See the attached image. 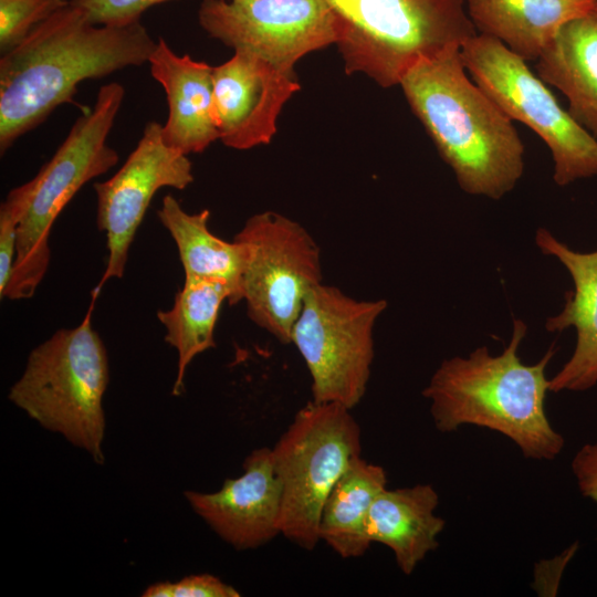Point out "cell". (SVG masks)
Segmentation results:
<instances>
[{"instance_id":"obj_1","label":"cell","mask_w":597,"mask_h":597,"mask_svg":"<svg viewBox=\"0 0 597 597\" xmlns=\"http://www.w3.org/2000/svg\"><path fill=\"white\" fill-rule=\"evenodd\" d=\"M155 41L140 20L92 23L71 2L0 59V150L73 101L85 80L148 63Z\"/></svg>"},{"instance_id":"obj_2","label":"cell","mask_w":597,"mask_h":597,"mask_svg":"<svg viewBox=\"0 0 597 597\" xmlns=\"http://www.w3.org/2000/svg\"><path fill=\"white\" fill-rule=\"evenodd\" d=\"M399 86L459 187L499 200L524 172V144L513 121L468 76L461 48L421 60Z\"/></svg>"},{"instance_id":"obj_3","label":"cell","mask_w":597,"mask_h":597,"mask_svg":"<svg viewBox=\"0 0 597 597\" xmlns=\"http://www.w3.org/2000/svg\"><path fill=\"white\" fill-rule=\"evenodd\" d=\"M526 332V324L514 318L511 339L501 354L493 356L481 346L468 357L440 364L422 390L438 431L476 426L505 436L526 459L551 461L559 455L565 440L545 411L549 391L545 369L555 349L552 346L533 365L524 364L517 349Z\"/></svg>"},{"instance_id":"obj_4","label":"cell","mask_w":597,"mask_h":597,"mask_svg":"<svg viewBox=\"0 0 597 597\" xmlns=\"http://www.w3.org/2000/svg\"><path fill=\"white\" fill-rule=\"evenodd\" d=\"M92 304L74 328L55 332L29 355L8 398L43 428L104 463L103 396L109 380L106 348L92 327Z\"/></svg>"},{"instance_id":"obj_5","label":"cell","mask_w":597,"mask_h":597,"mask_svg":"<svg viewBox=\"0 0 597 597\" xmlns=\"http://www.w3.org/2000/svg\"><path fill=\"white\" fill-rule=\"evenodd\" d=\"M338 17L336 43L347 74L362 73L381 87L476 34L465 0H326Z\"/></svg>"},{"instance_id":"obj_6","label":"cell","mask_w":597,"mask_h":597,"mask_svg":"<svg viewBox=\"0 0 597 597\" xmlns=\"http://www.w3.org/2000/svg\"><path fill=\"white\" fill-rule=\"evenodd\" d=\"M125 96L124 86L100 87L93 107L73 124L51 159L30 180L31 195L18 231L15 260L2 298L33 296L50 263L53 222L76 192L118 161L107 137Z\"/></svg>"},{"instance_id":"obj_7","label":"cell","mask_w":597,"mask_h":597,"mask_svg":"<svg viewBox=\"0 0 597 597\" xmlns=\"http://www.w3.org/2000/svg\"><path fill=\"white\" fill-rule=\"evenodd\" d=\"M362 452L360 427L350 409L313 400L301 408L272 448L281 485L280 533L312 551L320 540L323 504Z\"/></svg>"},{"instance_id":"obj_8","label":"cell","mask_w":597,"mask_h":597,"mask_svg":"<svg viewBox=\"0 0 597 597\" xmlns=\"http://www.w3.org/2000/svg\"><path fill=\"white\" fill-rule=\"evenodd\" d=\"M471 78L512 119L549 148L559 187L597 176V139L564 109L527 62L498 40L476 33L461 46Z\"/></svg>"},{"instance_id":"obj_9","label":"cell","mask_w":597,"mask_h":597,"mask_svg":"<svg viewBox=\"0 0 597 597\" xmlns=\"http://www.w3.org/2000/svg\"><path fill=\"white\" fill-rule=\"evenodd\" d=\"M385 300L364 301L324 284L306 295L292 333L312 378V400L348 409L363 399L374 359L373 329Z\"/></svg>"},{"instance_id":"obj_10","label":"cell","mask_w":597,"mask_h":597,"mask_svg":"<svg viewBox=\"0 0 597 597\" xmlns=\"http://www.w3.org/2000/svg\"><path fill=\"white\" fill-rule=\"evenodd\" d=\"M233 240L247 252L242 300L250 320L291 343L306 295L322 283L317 243L298 222L274 211L250 217Z\"/></svg>"},{"instance_id":"obj_11","label":"cell","mask_w":597,"mask_h":597,"mask_svg":"<svg viewBox=\"0 0 597 597\" xmlns=\"http://www.w3.org/2000/svg\"><path fill=\"white\" fill-rule=\"evenodd\" d=\"M197 15L212 39L287 73L304 55L336 44L341 33L326 0H202Z\"/></svg>"},{"instance_id":"obj_12","label":"cell","mask_w":597,"mask_h":597,"mask_svg":"<svg viewBox=\"0 0 597 597\" xmlns=\"http://www.w3.org/2000/svg\"><path fill=\"white\" fill-rule=\"evenodd\" d=\"M161 127L149 122L134 150L119 170L95 182L97 227L106 233L108 259L105 272L93 290L98 293L112 277H122L135 233L155 193L164 188L185 189L193 181L188 155L169 147Z\"/></svg>"},{"instance_id":"obj_13","label":"cell","mask_w":597,"mask_h":597,"mask_svg":"<svg viewBox=\"0 0 597 597\" xmlns=\"http://www.w3.org/2000/svg\"><path fill=\"white\" fill-rule=\"evenodd\" d=\"M300 90L295 73L235 51L213 66V115L219 139L245 150L269 144L285 103Z\"/></svg>"},{"instance_id":"obj_14","label":"cell","mask_w":597,"mask_h":597,"mask_svg":"<svg viewBox=\"0 0 597 597\" xmlns=\"http://www.w3.org/2000/svg\"><path fill=\"white\" fill-rule=\"evenodd\" d=\"M243 469L214 493L185 492L191 509L235 549L256 548L281 534V485L272 449L251 451Z\"/></svg>"},{"instance_id":"obj_15","label":"cell","mask_w":597,"mask_h":597,"mask_svg":"<svg viewBox=\"0 0 597 597\" xmlns=\"http://www.w3.org/2000/svg\"><path fill=\"white\" fill-rule=\"evenodd\" d=\"M535 243L567 269L574 284L563 310L545 322L548 332L574 327L577 334L572 356L549 379V391H585L597 384V251H574L545 228L536 230Z\"/></svg>"},{"instance_id":"obj_16","label":"cell","mask_w":597,"mask_h":597,"mask_svg":"<svg viewBox=\"0 0 597 597\" xmlns=\"http://www.w3.org/2000/svg\"><path fill=\"white\" fill-rule=\"evenodd\" d=\"M148 64L167 98L164 142L185 155L203 151L219 139L213 115V66L187 54L178 55L164 39L157 41Z\"/></svg>"},{"instance_id":"obj_17","label":"cell","mask_w":597,"mask_h":597,"mask_svg":"<svg viewBox=\"0 0 597 597\" xmlns=\"http://www.w3.org/2000/svg\"><path fill=\"white\" fill-rule=\"evenodd\" d=\"M537 76L568 101V112L597 139V2L566 22L535 61Z\"/></svg>"},{"instance_id":"obj_18","label":"cell","mask_w":597,"mask_h":597,"mask_svg":"<svg viewBox=\"0 0 597 597\" xmlns=\"http://www.w3.org/2000/svg\"><path fill=\"white\" fill-rule=\"evenodd\" d=\"M438 504L439 495L430 484L386 488L369 510L367 537L390 548L399 569L410 575L439 546L446 521L434 513Z\"/></svg>"},{"instance_id":"obj_19","label":"cell","mask_w":597,"mask_h":597,"mask_svg":"<svg viewBox=\"0 0 597 597\" xmlns=\"http://www.w3.org/2000/svg\"><path fill=\"white\" fill-rule=\"evenodd\" d=\"M597 0H465L476 33L491 36L524 61H536L566 22Z\"/></svg>"},{"instance_id":"obj_20","label":"cell","mask_w":597,"mask_h":597,"mask_svg":"<svg viewBox=\"0 0 597 597\" xmlns=\"http://www.w3.org/2000/svg\"><path fill=\"white\" fill-rule=\"evenodd\" d=\"M157 216L177 244L185 279L226 282L232 292L229 304L242 301L245 249L240 242L224 241L210 231V211L190 214L175 197L167 195Z\"/></svg>"},{"instance_id":"obj_21","label":"cell","mask_w":597,"mask_h":597,"mask_svg":"<svg viewBox=\"0 0 597 597\" xmlns=\"http://www.w3.org/2000/svg\"><path fill=\"white\" fill-rule=\"evenodd\" d=\"M386 488L383 467L354 458L323 504L320 540L343 558L363 556L371 544L366 534L369 510Z\"/></svg>"},{"instance_id":"obj_22","label":"cell","mask_w":597,"mask_h":597,"mask_svg":"<svg viewBox=\"0 0 597 597\" xmlns=\"http://www.w3.org/2000/svg\"><path fill=\"white\" fill-rule=\"evenodd\" d=\"M232 292L222 281L186 280L168 311L157 317L166 327L165 341L178 353L177 378L172 395L184 391V378L191 360L216 346L213 333L222 303L230 302Z\"/></svg>"},{"instance_id":"obj_23","label":"cell","mask_w":597,"mask_h":597,"mask_svg":"<svg viewBox=\"0 0 597 597\" xmlns=\"http://www.w3.org/2000/svg\"><path fill=\"white\" fill-rule=\"evenodd\" d=\"M70 0H0L1 54L20 44Z\"/></svg>"},{"instance_id":"obj_24","label":"cell","mask_w":597,"mask_h":597,"mask_svg":"<svg viewBox=\"0 0 597 597\" xmlns=\"http://www.w3.org/2000/svg\"><path fill=\"white\" fill-rule=\"evenodd\" d=\"M31 195L30 180L12 189L0 207V295L2 297L12 274L18 231Z\"/></svg>"},{"instance_id":"obj_25","label":"cell","mask_w":597,"mask_h":597,"mask_svg":"<svg viewBox=\"0 0 597 597\" xmlns=\"http://www.w3.org/2000/svg\"><path fill=\"white\" fill-rule=\"evenodd\" d=\"M170 0H70L100 25H119L140 20L147 9Z\"/></svg>"},{"instance_id":"obj_26","label":"cell","mask_w":597,"mask_h":597,"mask_svg":"<svg viewBox=\"0 0 597 597\" xmlns=\"http://www.w3.org/2000/svg\"><path fill=\"white\" fill-rule=\"evenodd\" d=\"M144 597H239L232 586L210 574L186 576L179 582H161L147 587Z\"/></svg>"},{"instance_id":"obj_27","label":"cell","mask_w":597,"mask_h":597,"mask_svg":"<svg viewBox=\"0 0 597 597\" xmlns=\"http://www.w3.org/2000/svg\"><path fill=\"white\" fill-rule=\"evenodd\" d=\"M570 469L580 494L597 504V441L587 442L578 449Z\"/></svg>"}]
</instances>
